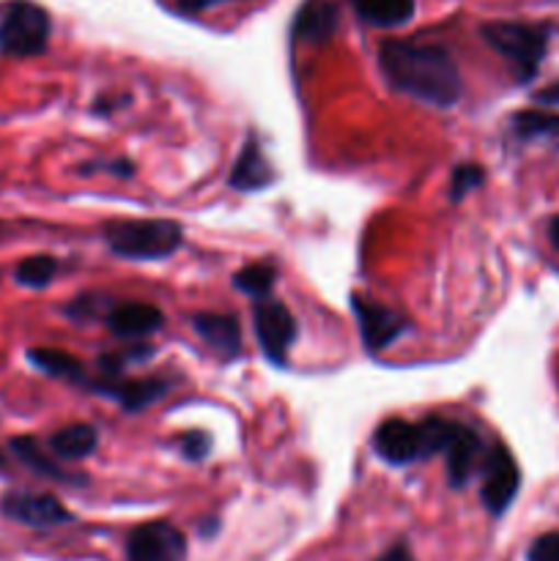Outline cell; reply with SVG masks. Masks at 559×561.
I'll use <instances>...</instances> for the list:
<instances>
[{
  "mask_svg": "<svg viewBox=\"0 0 559 561\" xmlns=\"http://www.w3.org/2000/svg\"><path fill=\"white\" fill-rule=\"evenodd\" d=\"M378 66L395 91L431 107H453L464 93L458 64L438 44L389 38L378 47Z\"/></svg>",
  "mask_w": 559,
  "mask_h": 561,
  "instance_id": "6da1fadb",
  "label": "cell"
},
{
  "mask_svg": "<svg viewBox=\"0 0 559 561\" xmlns=\"http://www.w3.org/2000/svg\"><path fill=\"white\" fill-rule=\"evenodd\" d=\"M104 241L126 261H162L181 247V225L173 219H110Z\"/></svg>",
  "mask_w": 559,
  "mask_h": 561,
  "instance_id": "7a4b0ae2",
  "label": "cell"
},
{
  "mask_svg": "<svg viewBox=\"0 0 559 561\" xmlns=\"http://www.w3.org/2000/svg\"><path fill=\"white\" fill-rule=\"evenodd\" d=\"M482 38L491 49H497L502 58L515 66V75L521 82L532 80L540 69V60L548 47V27L529 25V22H486L480 27Z\"/></svg>",
  "mask_w": 559,
  "mask_h": 561,
  "instance_id": "3957f363",
  "label": "cell"
},
{
  "mask_svg": "<svg viewBox=\"0 0 559 561\" xmlns=\"http://www.w3.org/2000/svg\"><path fill=\"white\" fill-rule=\"evenodd\" d=\"M49 14L31 0H14L0 14V53L9 58H33L47 49Z\"/></svg>",
  "mask_w": 559,
  "mask_h": 561,
  "instance_id": "277c9868",
  "label": "cell"
},
{
  "mask_svg": "<svg viewBox=\"0 0 559 561\" xmlns=\"http://www.w3.org/2000/svg\"><path fill=\"white\" fill-rule=\"evenodd\" d=\"M252 321H255V337L261 343L263 354L274 365H285L288 351L296 340V321L288 307L277 299H258L252 307Z\"/></svg>",
  "mask_w": 559,
  "mask_h": 561,
  "instance_id": "5b68a950",
  "label": "cell"
},
{
  "mask_svg": "<svg viewBox=\"0 0 559 561\" xmlns=\"http://www.w3.org/2000/svg\"><path fill=\"white\" fill-rule=\"evenodd\" d=\"M518 485L521 471L513 453H510L504 444H493V447L488 449L486 460H482V504H486L493 515H502L504 510L513 504Z\"/></svg>",
  "mask_w": 559,
  "mask_h": 561,
  "instance_id": "8992f818",
  "label": "cell"
},
{
  "mask_svg": "<svg viewBox=\"0 0 559 561\" xmlns=\"http://www.w3.org/2000/svg\"><path fill=\"white\" fill-rule=\"evenodd\" d=\"M186 537L168 520H151L132 529L126 561H184Z\"/></svg>",
  "mask_w": 559,
  "mask_h": 561,
  "instance_id": "52a82bcc",
  "label": "cell"
},
{
  "mask_svg": "<svg viewBox=\"0 0 559 561\" xmlns=\"http://www.w3.org/2000/svg\"><path fill=\"white\" fill-rule=\"evenodd\" d=\"M0 513L9 520L33 529H49V526L69 524L71 513L53 496V493L11 491L0 499Z\"/></svg>",
  "mask_w": 559,
  "mask_h": 561,
  "instance_id": "ba28073f",
  "label": "cell"
},
{
  "mask_svg": "<svg viewBox=\"0 0 559 561\" xmlns=\"http://www.w3.org/2000/svg\"><path fill=\"white\" fill-rule=\"evenodd\" d=\"M351 307H354L356 323H360V334L362 343H365L367 351L378 354L387 345H392L400 334L409 329L403 316H398L389 307L376 305L370 299H362V296H351Z\"/></svg>",
  "mask_w": 559,
  "mask_h": 561,
  "instance_id": "9c48e42d",
  "label": "cell"
},
{
  "mask_svg": "<svg viewBox=\"0 0 559 561\" xmlns=\"http://www.w3.org/2000/svg\"><path fill=\"white\" fill-rule=\"evenodd\" d=\"M373 449L389 466H409L422 460V436L417 422L387 420L373 433Z\"/></svg>",
  "mask_w": 559,
  "mask_h": 561,
  "instance_id": "30bf717a",
  "label": "cell"
},
{
  "mask_svg": "<svg viewBox=\"0 0 559 561\" xmlns=\"http://www.w3.org/2000/svg\"><path fill=\"white\" fill-rule=\"evenodd\" d=\"M192 329L223 359H236L241 354L239 318L223 316V312H197L192 318Z\"/></svg>",
  "mask_w": 559,
  "mask_h": 561,
  "instance_id": "8fae6325",
  "label": "cell"
},
{
  "mask_svg": "<svg viewBox=\"0 0 559 561\" xmlns=\"http://www.w3.org/2000/svg\"><path fill=\"white\" fill-rule=\"evenodd\" d=\"M91 389H96L104 398H113L121 409L126 411H142L146 405L157 403L164 392H168V381L162 378H137V381H102V383H88Z\"/></svg>",
  "mask_w": 559,
  "mask_h": 561,
  "instance_id": "7c38bea8",
  "label": "cell"
},
{
  "mask_svg": "<svg viewBox=\"0 0 559 561\" xmlns=\"http://www.w3.org/2000/svg\"><path fill=\"white\" fill-rule=\"evenodd\" d=\"M162 327V312L146 301H126L107 312V329L115 337L140 340Z\"/></svg>",
  "mask_w": 559,
  "mask_h": 561,
  "instance_id": "4fadbf2b",
  "label": "cell"
},
{
  "mask_svg": "<svg viewBox=\"0 0 559 561\" xmlns=\"http://www.w3.org/2000/svg\"><path fill=\"white\" fill-rule=\"evenodd\" d=\"M274 181V168L266 159L263 148L258 140H247L241 148L239 159H236L233 170H230V186L239 192H255L266 190Z\"/></svg>",
  "mask_w": 559,
  "mask_h": 561,
  "instance_id": "5bb4252c",
  "label": "cell"
},
{
  "mask_svg": "<svg viewBox=\"0 0 559 561\" xmlns=\"http://www.w3.org/2000/svg\"><path fill=\"white\" fill-rule=\"evenodd\" d=\"M444 455H447L449 485L464 488L466 482H469L471 471H475L477 455H480V438H477V433L471 431V427L455 422V433L453 438H449Z\"/></svg>",
  "mask_w": 559,
  "mask_h": 561,
  "instance_id": "9a60e30c",
  "label": "cell"
},
{
  "mask_svg": "<svg viewBox=\"0 0 559 561\" xmlns=\"http://www.w3.org/2000/svg\"><path fill=\"white\" fill-rule=\"evenodd\" d=\"M338 5L329 3V0H312L307 3L305 9L299 11V20H296V36L301 42H310V44H321L329 42L338 31Z\"/></svg>",
  "mask_w": 559,
  "mask_h": 561,
  "instance_id": "2e32d148",
  "label": "cell"
},
{
  "mask_svg": "<svg viewBox=\"0 0 559 561\" xmlns=\"http://www.w3.org/2000/svg\"><path fill=\"white\" fill-rule=\"evenodd\" d=\"M99 436L96 427L85 425V422H77V425L60 427L58 433L49 436V449H53L55 458L60 460H82L96 449Z\"/></svg>",
  "mask_w": 559,
  "mask_h": 561,
  "instance_id": "e0dca14e",
  "label": "cell"
},
{
  "mask_svg": "<svg viewBox=\"0 0 559 561\" xmlns=\"http://www.w3.org/2000/svg\"><path fill=\"white\" fill-rule=\"evenodd\" d=\"M360 20L376 27H398L414 16V0H351Z\"/></svg>",
  "mask_w": 559,
  "mask_h": 561,
  "instance_id": "ac0fdd59",
  "label": "cell"
},
{
  "mask_svg": "<svg viewBox=\"0 0 559 561\" xmlns=\"http://www.w3.org/2000/svg\"><path fill=\"white\" fill-rule=\"evenodd\" d=\"M27 362H31L36 370L47 373V376L60 378V381L71 383H85V370H82V362L75 359L71 354L58 348H33L27 351Z\"/></svg>",
  "mask_w": 559,
  "mask_h": 561,
  "instance_id": "d6986e66",
  "label": "cell"
},
{
  "mask_svg": "<svg viewBox=\"0 0 559 561\" xmlns=\"http://www.w3.org/2000/svg\"><path fill=\"white\" fill-rule=\"evenodd\" d=\"M11 453H14V458L20 460L22 466H27V469H31L33 474H38V477H49V480H55V482L80 480V477L66 474V471L60 469L55 460H49L47 455L42 453V447H38L36 438H31V436L14 438V442H11Z\"/></svg>",
  "mask_w": 559,
  "mask_h": 561,
  "instance_id": "ffe728a7",
  "label": "cell"
},
{
  "mask_svg": "<svg viewBox=\"0 0 559 561\" xmlns=\"http://www.w3.org/2000/svg\"><path fill=\"white\" fill-rule=\"evenodd\" d=\"M515 135L524 140H540V137H557L559 140V115L548 110H524L513 115Z\"/></svg>",
  "mask_w": 559,
  "mask_h": 561,
  "instance_id": "44dd1931",
  "label": "cell"
},
{
  "mask_svg": "<svg viewBox=\"0 0 559 561\" xmlns=\"http://www.w3.org/2000/svg\"><path fill=\"white\" fill-rule=\"evenodd\" d=\"M274 279H277V268L272 263H250L233 274L236 288L247 296H255V299H266L272 294Z\"/></svg>",
  "mask_w": 559,
  "mask_h": 561,
  "instance_id": "7402d4cb",
  "label": "cell"
},
{
  "mask_svg": "<svg viewBox=\"0 0 559 561\" xmlns=\"http://www.w3.org/2000/svg\"><path fill=\"white\" fill-rule=\"evenodd\" d=\"M58 274V261L49 255H33L16 266L14 279L25 288H44V285L53 283V277Z\"/></svg>",
  "mask_w": 559,
  "mask_h": 561,
  "instance_id": "603a6c76",
  "label": "cell"
},
{
  "mask_svg": "<svg viewBox=\"0 0 559 561\" xmlns=\"http://www.w3.org/2000/svg\"><path fill=\"white\" fill-rule=\"evenodd\" d=\"M482 179H486V173H482L480 164H469V162L458 164V168L453 170L449 197H453V201H464L471 190H477V186L482 184Z\"/></svg>",
  "mask_w": 559,
  "mask_h": 561,
  "instance_id": "cb8c5ba5",
  "label": "cell"
},
{
  "mask_svg": "<svg viewBox=\"0 0 559 561\" xmlns=\"http://www.w3.org/2000/svg\"><path fill=\"white\" fill-rule=\"evenodd\" d=\"M526 561H559V535L557 531H548V535L537 537L532 542Z\"/></svg>",
  "mask_w": 559,
  "mask_h": 561,
  "instance_id": "d4e9b609",
  "label": "cell"
},
{
  "mask_svg": "<svg viewBox=\"0 0 559 561\" xmlns=\"http://www.w3.org/2000/svg\"><path fill=\"white\" fill-rule=\"evenodd\" d=\"M179 449L186 460H203L208 455V449H212V442H208L206 433L201 431L184 433V436L179 438Z\"/></svg>",
  "mask_w": 559,
  "mask_h": 561,
  "instance_id": "484cf974",
  "label": "cell"
},
{
  "mask_svg": "<svg viewBox=\"0 0 559 561\" xmlns=\"http://www.w3.org/2000/svg\"><path fill=\"white\" fill-rule=\"evenodd\" d=\"M93 168H99V170H107V173H113V175H121V179H129V175H132V170H135V164H132L129 159H115V162H99V164H88L85 170H93Z\"/></svg>",
  "mask_w": 559,
  "mask_h": 561,
  "instance_id": "4316f807",
  "label": "cell"
},
{
  "mask_svg": "<svg viewBox=\"0 0 559 561\" xmlns=\"http://www.w3.org/2000/svg\"><path fill=\"white\" fill-rule=\"evenodd\" d=\"M217 3H225V0H179V9L190 11V14H197V11H206Z\"/></svg>",
  "mask_w": 559,
  "mask_h": 561,
  "instance_id": "83f0119b",
  "label": "cell"
},
{
  "mask_svg": "<svg viewBox=\"0 0 559 561\" xmlns=\"http://www.w3.org/2000/svg\"><path fill=\"white\" fill-rule=\"evenodd\" d=\"M537 102L540 104H548V107H559V80L554 82V85H548V88H543L540 93H537Z\"/></svg>",
  "mask_w": 559,
  "mask_h": 561,
  "instance_id": "f1b7e54d",
  "label": "cell"
},
{
  "mask_svg": "<svg viewBox=\"0 0 559 561\" xmlns=\"http://www.w3.org/2000/svg\"><path fill=\"white\" fill-rule=\"evenodd\" d=\"M376 561H414V557H411L403 546H395V548H389L387 553H381Z\"/></svg>",
  "mask_w": 559,
  "mask_h": 561,
  "instance_id": "f546056e",
  "label": "cell"
},
{
  "mask_svg": "<svg viewBox=\"0 0 559 561\" xmlns=\"http://www.w3.org/2000/svg\"><path fill=\"white\" fill-rule=\"evenodd\" d=\"M548 236H551V244L559 250V217H554L551 228H548Z\"/></svg>",
  "mask_w": 559,
  "mask_h": 561,
  "instance_id": "4dcf8cb0",
  "label": "cell"
},
{
  "mask_svg": "<svg viewBox=\"0 0 559 561\" xmlns=\"http://www.w3.org/2000/svg\"><path fill=\"white\" fill-rule=\"evenodd\" d=\"M0 471H5V455L0 453Z\"/></svg>",
  "mask_w": 559,
  "mask_h": 561,
  "instance_id": "1f68e13d",
  "label": "cell"
}]
</instances>
